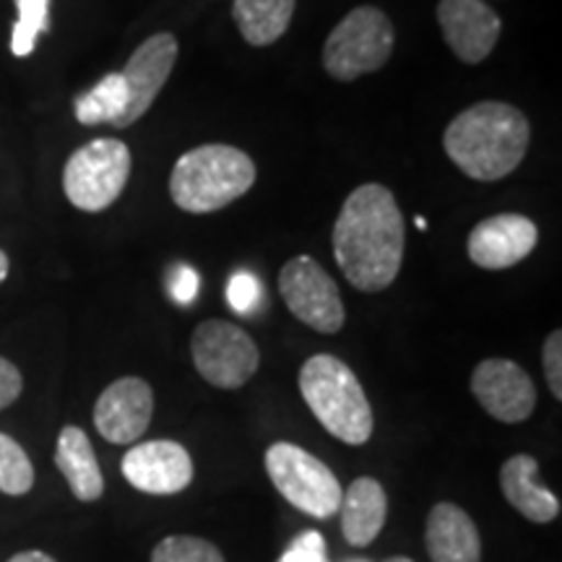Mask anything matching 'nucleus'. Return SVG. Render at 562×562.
Masks as SVG:
<instances>
[{"label": "nucleus", "mask_w": 562, "mask_h": 562, "mask_svg": "<svg viewBox=\"0 0 562 562\" xmlns=\"http://www.w3.org/2000/svg\"><path fill=\"white\" fill-rule=\"evenodd\" d=\"M125 104H128V87H125L123 76L108 74L94 89H89L87 94H81L76 100V121L81 125H115L123 117Z\"/></svg>", "instance_id": "nucleus-21"}, {"label": "nucleus", "mask_w": 562, "mask_h": 562, "mask_svg": "<svg viewBox=\"0 0 562 562\" xmlns=\"http://www.w3.org/2000/svg\"><path fill=\"white\" fill-rule=\"evenodd\" d=\"M24 391V378L13 362L0 357V409H9Z\"/></svg>", "instance_id": "nucleus-28"}, {"label": "nucleus", "mask_w": 562, "mask_h": 562, "mask_svg": "<svg viewBox=\"0 0 562 562\" xmlns=\"http://www.w3.org/2000/svg\"><path fill=\"white\" fill-rule=\"evenodd\" d=\"M9 271H11V261H9V256H5V252L0 250V284H3L5 277H9Z\"/></svg>", "instance_id": "nucleus-31"}, {"label": "nucleus", "mask_w": 562, "mask_h": 562, "mask_svg": "<svg viewBox=\"0 0 562 562\" xmlns=\"http://www.w3.org/2000/svg\"><path fill=\"white\" fill-rule=\"evenodd\" d=\"M191 357L203 381L216 389H243L261 364L256 341L229 321H203L191 339Z\"/></svg>", "instance_id": "nucleus-8"}, {"label": "nucleus", "mask_w": 562, "mask_h": 562, "mask_svg": "<svg viewBox=\"0 0 562 562\" xmlns=\"http://www.w3.org/2000/svg\"><path fill=\"white\" fill-rule=\"evenodd\" d=\"M55 467L66 476L76 501H100L104 492V476L100 461H97L94 446H91L89 435L81 427H63L58 435V446H55Z\"/></svg>", "instance_id": "nucleus-19"}, {"label": "nucleus", "mask_w": 562, "mask_h": 562, "mask_svg": "<svg viewBox=\"0 0 562 562\" xmlns=\"http://www.w3.org/2000/svg\"><path fill=\"white\" fill-rule=\"evenodd\" d=\"M277 562H331L326 554V539L318 531H302L292 539Z\"/></svg>", "instance_id": "nucleus-26"}, {"label": "nucleus", "mask_w": 562, "mask_h": 562, "mask_svg": "<svg viewBox=\"0 0 562 562\" xmlns=\"http://www.w3.org/2000/svg\"><path fill=\"white\" fill-rule=\"evenodd\" d=\"M34 487V467L24 448L11 435L0 432V492L11 497L26 495Z\"/></svg>", "instance_id": "nucleus-23"}, {"label": "nucleus", "mask_w": 562, "mask_h": 562, "mask_svg": "<svg viewBox=\"0 0 562 562\" xmlns=\"http://www.w3.org/2000/svg\"><path fill=\"white\" fill-rule=\"evenodd\" d=\"M385 562H414V560H409V558H402V554H396V558H389Z\"/></svg>", "instance_id": "nucleus-32"}, {"label": "nucleus", "mask_w": 562, "mask_h": 562, "mask_svg": "<svg viewBox=\"0 0 562 562\" xmlns=\"http://www.w3.org/2000/svg\"><path fill=\"white\" fill-rule=\"evenodd\" d=\"M341 533L351 547H368L383 531L389 518V495L372 476H360L341 495Z\"/></svg>", "instance_id": "nucleus-18"}, {"label": "nucleus", "mask_w": 562, "mask_h": 562, "mask_svg": "<svg viewBox=\"0 0 562 562\" xmlns=\"http://www.w3.org/2000/svg\"><path fill=\"white\" fill-rule=\"evenodd\" d=\"M154 391L140 378H121L102 391L94 404V427L108 442L128 446L149 430Z\"/></svg>", "instance_id": "nucleus-13"}, {"label": "nucleus", "mask_w": 562, "mask_h": 562, "mask_svg": "<svg viewBox=\"0 0 562 562\" xmlns=\"http://www.w3.org/2000/svg\"><path fill=\"white\" fill-rule=\"evenodd\" d=\"M539 232L529 216L497 214L482 220L467 240V252L474 266L487 271L513 269L537 248Z\"/></svg>", "instance_id": "nucleus-15"}, {"label": "nucleus", "mask_w": 562, "mask_h": 562, "mask_svg": "<svg viewBox=\"0 0 562 562\" xmlns=\"http://www.w3.org/2000/svg\"><path fill=\"white\" fill-rule=\"evenodd\" d=\"M266 472L279 495L305 516L328 521L339 513L344 495L339 480L305 448L294 442H273L266 451Z\"/></svg>", "instance_id": "nucleus-6"}, {"label": "nucleus", "mask_w": 562, "mask_h": 562, "mask_svg": "<svg viewBox=\"0 0 562 562\" xmlns=\"http://www.w3.org/2000/svg\"><path fill=\"white\" fill-rule=\"evenodd\" d=\"M531 144V125L508 102H476L456 115L446 133L442 149L467 178L495 182L508 178L526 159Z\"/></svg>", "instance_id": "nucleus-2"}, {"label": "nucleus", "mask_w": 562, "mask_h": 562, "mask_svg": "<svg viewBox=\"0 0 562 562\" xmlns=\"http://www.w3.org/2000/svg\"><path fill=\"white\" fill-rule=\"evenodd\" d=\"M438 24L456 58L476 66L495 50L503 21L484 0H440Z\"/></svg>", "instance_id": "nucleus-14"}, {"label": "nucleus", "mask_w": 562, "mask_h": 562, "mask_svg": "<svg viewBox=\"0 0 562 562\" xmlns=\"http://www.w3.org/2000/svg\"><path fill=\"white\" fill-rule=\"evenodd\" d=\"M151 562H224V554L209 539L175 533V537H165L154 547Z\"/></svg>", "instance_id": "nucleus-24"}, {"label": "nucleus", "mask_w": 562, "mask_h": 562, "mask_svg": "<svg viewBox=\"0 0 562 562\" xmlns=\"http://www.w3.org/2000/svg\"><path fill=\"white\" fill-rule=\"evenodd\" d=\"M404 214L389 188L364 182L351 191L334 224V258L360 292H383L404 261Z\"/></svg>", "instance_id": "nucleus-1"}, {"label": "nucleus", "mask_w": 562, "mask_h": 562, "mask_svg": "<svg viewBox=\"0 0 562 562\" xmlns=\"http://www.w3.org/2000/svg\"><path fill=\"white\" fill-rule=\"evenodd\" d=\"M199 286H201V279L199 273H195L191 266H178L172 273V281H170V292L172 297L180 302V305H191V302L199 297Z\"/></svg>", "instance_id": "nucleus-29"}, {"label": "nucleus", "mask_w": 562, "mask_h": 562, "mask_svg": "<svg viewBox=\"0 0 562 562\" xmlns=\"http://www.w3.org/2000/svg\"><path fill=\"white\" fill-rule=\"evenodd\" d=\"M425 547L432 562H482L474 518L456 503H438L427 516Z\"/></svg>", "instance_id": "nucleus-16"}, {"label": "nucleus", "mask_w": 562, "mask_h": 562, "mask_svg": "<svg viewBox=\"0 0 562 562\" xmlns=\"http://www.w3.org/2000/svg\"><path fill=\"white\" fill-rule=\"evenodd\" d=\"M503 497L526 521L552 524L560 516V501L539 482V463L529 453L510 456L501 469Z\"/></svg>", "instance_id": "nucleus-17"}, {"label": "nucleus", "mask_w": 562, "mask_h": 562, "mask_svg": "<svg viewBox=\"0 0 562 562\" xmlns=\"http://www.w3.org/2000/svg\"><path fill=\"white\" fill-rule=\"evenodd\" d=\"M263 297L261 281L252 277L250 271H237L227 284V300L235 313H250Z\"/></svg>", "instance_id": "nucleus-25"}, {"label": "nucleus", "mask_w": 562, "mask_h": 562, "mask_svg": "<svg viewBox=\"0 0 562 562\" xmlns=\"http://www.w3.org/2000/svg\"><path fill=\"white\" fill-rule=\"evenodd\" d=\"M472 393L492 419L521 425L537 409V385L521 364L484 360L474 368Z\"/></svg>", "instance_id": "nucleus-10"}, {"label": "nucleus", "mask_w": 562, "mask_h": 562, "mask_svg": "<svg viewBox=\"0 0 562 562\" xmlns=\"http://www.w3.org/2000/svg\"><path fill=\"white\" fill-rule=\"evenodd\" d=\"M393 53V24L375 5L349 11L323 45V68L336 81L381 70Z\"/></svg>", "instance_id": "nucleus-5"}, {"label": "nucleus", "mask_w": 562, "mask_h": 562, "mask_svg": "<svg viewBox=\"0 0 562 562\" xmlns=\"http://www.w3.org/2000/svg\"><path fill=\"white\" fill-rule=\"evenodd\" d=\"M131 178V149L117 138H94L76 149L63 170V191L76 209H110Z\"/></svg>", "instance_id": "nucleus-7"}, {"label": "nucleus", "mask_w": 562, "mask_h": 562, "mask_svg": "<svg viewBox=\"0 0 562 562\" xmlns=\"http://www.w3.org/2000/svg\"><path fill=\"white\" fill-rule=\"evenodd\" d=\"M294 5L297 0H235L232 16L248 45L266 47L290 30Z\"/></svg>", "instance_id": "nucleus-20"}, {"label": "nucleus", "mask_w": 562, "mask_h": 562, "mask_svg": "<svg viewBox=\"0 0 562 562\" xmlns=\"http://www.w3.org/2000/svg\"><path fill=\"white\" fill-rule=\"evenodd\" d=\"M349 562H364V560H349Z\"/></svg>", "instance_id": "nucleus-33"}, {"label": "nucleus", "mask_w": 562, "mask_h": 562, "mask_svg": "<svg viewBox=\"0 0 562 562\" xmlns=\"http://www.w3.org/2000/svg\"><path fill=\"white\" fill-rule=\"evenodd\" d=\"M19 19L13 24L11 53L26 58L37 47V40L50 30V0H16Z\"/></svg>", "instance_id": "nucleus-22"}, {"label": "nucleus", "mask_w": 562, "mask_h": 562, "mask_svg": "<svg viewBox=\"0 0 562 562\" xmlns=\"http://www.w3.org/2000/svg\"><path fill=\"white\" fill-rule=\"evenodd\" d=\"M123 476L146 495H178L193 482V459L180 442L149 440L123 456Z\"/></svg>", "instance_id": "nucleus-12"}, {"label": "nucleus", "mask_w": 562, "mask_h": 562, "mask_svg": "<svg viewBox=\"0 0 562 562\" xmlns=\"http://www.w3.org/2000/svg\"><path fill=\"white\" fill-rule=\"evenodd\" d=\"M180 45L170 32L154 34L131 55V60L123 68V81L128 87V104L115 128H128L149 112L159 91L165 89L167 79L172 76L175 63H178Z\"/></svg>", "instance_id": "nucleus-11"}, {"label": "nucleus", "mask_w": 562, "mask_h": 562, "mask_svg": "<svg viewBox=\"0 0 562 562\" xmlns=\"http://www.w3.org/2000/svg\"><path fill=\"white\" fill-rule=\"evenodd\" d=\"M300 393L323 430L347 446L372 438V409L360 378L334 355H313L300 368Z\"/></svg>", "instance_id": "nucleus-4"}, {"label": "nucleus", "mask_w": 562, "mask_h": 562, "mask_svg": "<svg viewBox=\"0 0 562 562\" xmlns=\"http://www.w3.org/2000/svg\"><path fill=\"white\" fill-rule=\"evenodd\" d=\"M256 182V161L227 144H203L175 161L170 195L188 214H211L243 199Z\"/></svg>", "instance_id": "nucleus-3"}, {"label": "nucleus", "mask_w": 562, "mask_h": 562, "mask_svg": "<svg viewBox=\"0 0 562 562\" xmlns=\"http://www.w3.org/2000/svg\"><path fill=\"white\" fill-rule=\"evenodd\" d=\"M542 364H544V381L550 385L552 396L558 398V402H562V331H552L544 339Z\"/></svg>", "instance_id": "nucleus-27"}, {"label": "nucleus", "mask_w": 562, "mask_h": 562, "mask_svg": "<svg viewBox=\"0 0 562 562\" xmlns=\"http://www.w3.org/2000/svg\"><path fill=\"white\" fill-rule=\"evenodd\" d=\"M9 562H55L50 554L45 552H37V550H30V552H19L13 554V558Z\"/></svg>", "instance_id": "nucleus-30"}, {"label": "nucleus", "mask_w": 562, "mask_h": 562, "mask_svg": "<svg viewBox=\"0 0 562 562\" xmlns=\"http://www.w3.org/2000/svg\"><path fill=\"white\" fill-rule=\"evenodd\" d=\"M279 292L290 313L318 334L341 331L347 311L336 281L311 256H297L279 271Z\"/></svg>", "instance_id": "nucleus-9"}]
</instances>
